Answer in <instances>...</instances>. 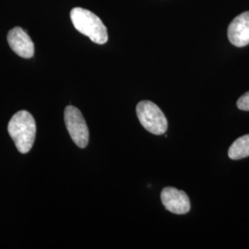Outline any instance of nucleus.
Returning a JSON list of instances; mask_svg holds the SVG:
<instances>
[{
    "label": "nucleus",
    "instance_id": "nucleus-1",
    "mask_svg": "<svg viewBox=\"0 0 249 249\" xmlns=\"http://www.w3.org/2000/svg\"><path fill=\"white\" fill-rule=\"evenodd\" d=\"M8 131L19 152L27 153L32 150L36 141V123L29 112L19 111L12 116Z\"/></svg>",
    "mask_w": 249,
    "mask_h": 249
},
{
    "label": "nucleus",
    "instance_id": "nucleus-2",
    "mask_svg": "<svg viewBox=\"0 0 249 249\" xmlns=\"http://www.w3.org/2000/svg\"><path fill=\"white\" fill-rule=\"evenodd\" d=\"M72 23L80 34L89 37L98 45H104L108 41L107 29L97 15L88 9L74 8L71 12Z\"/></svg>",
    "mask_w": 249,
    "mask_h": 249
},
{
    "label": "nucleus",
    "instance_id": "nucleus-3",
    "mask_svg": "<svg viewBox=\"0 0 249 249\" xmlns=\"http://www.w3.org/2000/svg\"><path fill=\"white\" fill-rule=\"evenodd\" d=\"M140 123L149 132L154 135L165 133L168 127L167 119L158 106L151 101H142L136 108Z\"/></svg>",
    "mask_w": 249,
    "mask_h": 249
},
{
    "label": "nucleus",
    "instance_id": "nucleus-4",
    "mask_svg": "<svg viewBox=\"0 0 249 249\" xmlns=\"http://www.w3.org/2000/svg\"><path fill=\"white\" fill-rule=\"evenodd\" d=\"M64 118L73 142L81 149L86 148L89 143V129L80 110L72 106L66 107Z\"/></svg>",
    "mask_w": 249,
    "mask_h": 249
},
{
    "label": "nucleus",
    "instance_id": "nucleus-5",
    "mask_svg": "<svg viewBox=\"0 0 249 249\" xmlns=\"http://www.w3.org/2000/svg\"><path fill=\"white\" fill-rule=\"evenodd\" d=\"M161 203L172 213L186 214L190 211V200L184 191L175 187H165L160 194Z\"/></svg>",
    "mask_w": 249,
    "mask_h": 249
},
{
    "label": "nucleus",
    "instance_id": "nucleus-6",
    "mask_svg": "<svg viewBox=\"0 0 249 249\" xmlns=\"http://www.w3.org/2000/svg\"><path fill=\"white\" fill-rule=\"evenodd\" d=\"M227 36L234 46L244 47L249 45V11L241 13L231 20Z\"/></svg>",
    "mask_w": 249,
    "mask_h": 249
},
{
    "label": "nucleus",
    "instance_id": "nucleus-7",
    "mask_svg": "<svg viewBox=\"0 0 249 249\" xmlns=\"http://www.w3.org/2000/svg\"><path fill=\"white\" fill-rule=\"evenodd\" d=\"M8 42L10 48L23 58H31L35 54V45L24 30L15 27L9 31Z\"/></svg>",
    "mask_w": 249,
    "mask_h": 249
},
{
    "label": "nucleus",
    "instance_id": "nucleus-8",
    "mask_svg": "<svg viewBox=\"0 0 249 249\" xmlns=\"http://www.w3.org/2000/svg\"><path fill=\"white\" fill-rule=\"evenodd\" d=\"M231 160H241L249 156V134L244 135L232 143L228 151Z\"/></svg>",
    "mask_w": 249,
    "mask_h": 249
},
{
    "label": "nucleus",
    "instance_id": "nucleus-9",
    "mask_svg": "<svg viewBox=\"0 0 249 249\" xmlns=\"http://www.w3.org/2000/svg\"><path fill=\"white\" fill-rule=\"evenodd\" d=\"M237 107L243 111H249V91L238 99Z\"/></svg>",
    "mask_w": 249,
    "mask_h": 249
}]
</instances>
